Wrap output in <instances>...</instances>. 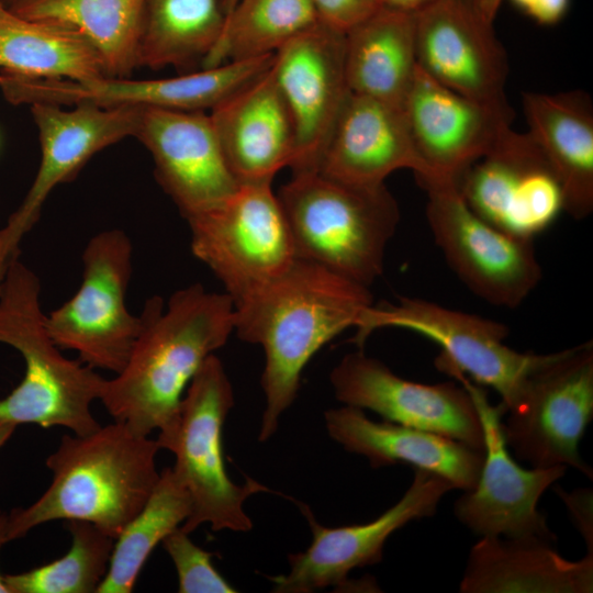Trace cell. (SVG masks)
Segmentation results:
<instances>
[{
    "label": "cell",
    "mask_w": 593,
    "mask_h": 593,
    "mask_svg": "<svg viewBox=\"0 0 593 593\" xmlns=\"http://www.w3.org/2000/svg\"><path fill=\"white\" fill-rule=\"evenodd\" d=\"M373 303L369 288L296 258L282 275L234 302V332L265 351L266 407L258 439L268 440L296 398L301 374L329 340L357 326Z\"/></svg>",
    "instance_id": "1"
},
{
    "label": "cell",
    "mask_w": 593,
    "mask_h": 593,
    "mask_svg": "<svg viewBox=\"0 0 593 593\" xmlns=\"http://www.w3.org/2000/svg\"><path fill=\"white\" fill-rule=\"evenodd\" d=\"M142 328L122 370L105 379L99 401L115 422L149 436L177 417L205 359L234 332V304L200 283L177 290L165 304L149 299Z\"/></svg>",
    "instance_id": "2"
},
{
    "label": "cell",
    "mask_w": 593,
    "mask_h": 593,
    "mask_svg": "<svg viewBox=\"0 0 593 593\" xmlns=\"http://www.w3.org/2000/svg\"><path fill=\"white\" fill-rule=\"evenodd\" d=\"M159 450L156 439L115 421L86 435H64L46 459L49 486L30 506L9 513L8 542L60 519L91 523L115 539L159 480Z\"/></svg>",
    "instance_id": "3"
},
{
    "label": "cell",
    "mask_w": 593,
    "mask_h": 593,
    "mask_svg": "<svg viewBox=\"0 0 593 593\" xmlns=\"http://www.w3.org/2000/svg\"><path fill=\"white\" fill-rule=\"evenodd\" d=\"M0 343L16 349L25 365L22 381L0 399V423L64 427L76 435L101 425L91 406L105 379L93 368L66 358L46 328L37 276L19 258L0 287Z\"/></svg>",
    "instance_id": "4"
},
{
    "label": "cell",
    "mask_w": 593,
    "mask_h": 593,
    "mask_svg": "<svg viewBox=\"0 0 593 593\" xmlns=\"http://www.w3.org/2000/svg\"><path fill=\"white\" fill-rule=\"evenodd\" d=\"M277 195L298 258L366 288L380 277L400 221L385 184H355L310 170L293 172Z\"/></svg>",
    "instance_id": "5"
},
{
    "label": "cell",
    "mask_w": 593,
    "mask_h": 593,
    "mask_svg": "<svg viewBox=\"0 0 593 593\" xmlns=\"http://www.w3.org/2000/svg\"><path fill=\"white\" fill-rule=\"evenodd\" d=\"M233 405L232 383L223 363L212 354L188 385L175 421L158 432L156 440L160 449L175 455L172 472L191 501L190 515L180 526L188 534L203 524L215 532L250 530L245 501L269 491L253 479L237 484L228 477L222 428Z\"/></svg>",
    "instance_id": "6"
},
{
    "label": "cell",
    "mask_w": 593,
    "mask_h": 593,
    "mask_svg": "<svg viewBox=\"0 0 593 593\" xmlns=\"http://www.w3.org/2000/svg\"><path fill=\"white\" fill-rule=\"evenodd\" d=\"M389 327L407 329L436 343L441 348L437 368L452 367L478 384L494 389L506 412L518 404L532 374L552 356L508 347L504 344L508 328L500 322L409 296L369 305L353 340L361 347L372 332Z\"/></svg>",
    "instance_id": "7"
},
{
    "label": "cell",
    "mask_w": 593,
    "mask_h": 593,
    "mask_svg": "<svg viewBox=\"0 0 593 593\" xmlns=\"http://www.w3.org/2000/svg\"><path fill=\"white\" fill-rule=\"evenodd\" d=\"M186 220L192 254L223 283L233 303L282 275L298 258L271 182L240 183Z\"/></svg>",
    "instance_id": "8"
},
{
    "label": "cell",
    "mask_w": 593,
    "mask_h": 593,
    "mask_svg": "<svg viewBox=\"0 0 593 593\" xmlns=\"http://www.w3.org/2000/svg\"><path fill=\"white\" fill-rule=\"evenodd\" d=\"M132 243L121 230L98 233L82 253L76 293L46 315L47 333L60 349L74 350L90 368L114 374L124 367L142 328L126 306Z\"/></svg>",
    "instance_id": "9"
},
{
    "label": "cell",
    "mask_w": 593,
    "mask_h": 593,
    "mask_svg": "<svg viewBox=\"0 0 593 593\" xmlns=\"http://www.w3.org/2000/svg\"><path fill=\"white\" fill-rule=\"evenodd\" d=\"M506 413L503 436L518 460L533 468L572 467L592 478L579 445L593 416V343L552 353Z\"/></svg>",
    "instance_id": "10"
},
{
    "label": "cell",
    "mask_w": 593,
    "mask_h": 593,
    "mask_svg": "<svg viewBox=\"0 0 593 593\" xmlns=\"http://www.w3.org/2000/svg\"><path fill=\"white\" fill-rule=\"evenodd\" d=\"M424 188L433 237L458 278L493 305L519 306L541 280L534 239L513 236L484 221L457 186Z\"/></svg>",
    "instance_id": "11"
},
{
    "label": "cell",
    "mask_w": 593,
    "mask_h": 593,
    "mask_svg": "<svg viewBox=\"0 0 593 593\" xmlns=\"http://www.w3.org/2000/svg\"><path fill=\"white\" fill-rule=\"evenodd\" d=\"M439 370L456 378L469 392L484 432V459L475 485L454 505L456 517L481 537H539L556 542L537 504L544 492L564 475L567 467H521L510 455L502 432L505 406L491 405L485 391L452 368Z\"/></svg>",
    "instance_id": "12"
},
{
    "label": "cell",
    "mask_w": 593,
    "mask_h": 593,
    "mask_svg": "<svg viewBox=\"0 0 593 593\" xmlns=\"http://www.w3.org/2000/svg\"><path fill=\"white\" fill-rule=\"evenodd\" d=\"M271 60L270 55H265L158 79L102 76L77 81L1 71L0 89L7 101L15 105L51 103L72 107L90 103L102 108L205 111L267 70Z\"/></svg>",
    "instance_id": "13"
},
{
    "label": "cell",
    "mask_w": 593,
    "mask_h": 593,
    "mask_svg": "<svg viewBox=\"0 0 593 593\" xmlns=\"http://www.w3.org/2000/svg\"><path fill=\"white\" fill-rule=\"evenodd\" d=\"M41 144L36 176L20 206L0 230V287L20 244L38 221L44 202L58 184L71 180L105 147L137 132L143 108H102L90 103L30 105Z\"/></svg>",
    "instance_id": "14"
},
{
    "label": "cell",
    "mask_w": 593,
    "mask_h": 593,
    "mask_svg": "<svg viewBox=\"0 0 593 593\" xmlns=\"http://www.w3.org/2000/svg\"><path fill=\"white\" fill-rule=\"evenodd\" d=\"M458 188L477 215L521 238L534 239L564 211L560 182L540 147L512 128L465 172Z\"/></svg>",
    "instance_id": "15"
},
{
    "label": "cell",
    "mask_w": 593,
    "mask_h": 593,
    "mask_svg": "<svg viewBox=\"0 0 593 593\" xmlns=\"http://www.w3.org/2000/svg\"><path fill=\"white\" fill-rule=\"evenodd\" d=\"M329 380L344 405L370 410L384 421L440 434L484 451L483 426L462 385L406 380L362 350L344 356Z\"/></svg>",
    "instance_id": "16"
},
{
    "label": "cell",
    "mask_w": 593,
    "mask_h": 593,
    "mask_svg": "<svg viewBox=\"0 0 593 593\" xmlns=\"http://www.w3.org/2000/svg\"><path fill=\"white\" fill-rule=\"evenodd\" d=\"M414 472L410 488L398 503L366 524L326 527L306 505H300L309 522L312 541L304 551L288 556L290 571L270 578L272 591L312 593L340 586L348 583L351 570L380 562L384 544L395 530L411 521L433 516L443 496L454 490L440 475L421 469Z\"/></svg>",
    "instance_id": "17"
},
{
    "label": "cell",
    "mask_w": 593,
    "mask_h": 593,
    "mask_svg": "<svg viewBox=\"0 0 593 593\" xmlns=\"http://www.w3.org/2000/svg\"><path fill=\"white\" fill-rule=\"evenodd\" d=\"M417 66L446 88L513 113L506 53L473 0H436L415 13Z\"/></svg>",
    "instance_id": "18"
},
{
    "label": "cell",
    "mask_w": 593,
    "mask_h": 593,
    "mask_svg": "<svg viewBox=\"0 0 593 593\" xmlns=\"http://www.w3.org/2000/svg\"><path fill=\"white\" fill-rule=\"evenodd\" d=\"M272 71L295 133L293 172L316 170L350 94L345 33L322 21L275 53Z\"/></svg>",
    "instance_id": "19"
},
{
    "label": "cell",
    "mask_w": 593,
    "mask_h": 593,
    "mask_svg": "<svg viewBox=\"0 0 593 593\" xmlns=\"http://www.w3.org/2000/svg\"><path fill=\"white\" fill-rule=\"evenodd\" d=\"M414 145L443 184L465 172L511 128L513 113L459 94L416 67L403 104Z\"/></svg>",
    "instance_id": "20"
},
{
    "label": "cell",
    "mask_w": 593,
    "mask_h": 593,
    "mask_svg": "<svg viewBox=\"0 0 593 593\" xmlns=\"http://www.w3.org/2000/svg\"><path fill=\"white\" fill-rule=\"evenodd\" d=\"M135 137L150 153L158 183L184 219L219 203L240 184L205 111L143 108Z\"/></svg>",
    "instance_id": "21"
},
{
    "label": "cell",
    "mask_w": 593,
    "mask_h": 593,
    "mask_svg": "<svg viewBox=\"0 0 593 593\" xmlns=\"http://www.w3.org/2000/svg\"><path fill=\"white\" fill-rule=\"evenodd\" d=\"M404 168L423 187L440 184L414 145L403 109L350 92L316 170L344 182L379 186Z\"/></svg>",
    "instance_id": "22"
},
{
    "label": "cell",
    "mask_w": 593,
    "mask_h": 593,
    "mask_svg": "<svg viewBox=\"0 0 593 593\" xmlns=\"http://www.w3.org/2000/svg\"><path fill=\"white\" fill-rule=\"evenodd\" d=\"M271 66L209 113L227 166L239 183L272 182L295 157L292 118Z\"/></svg>",
    "instance_id": "23"
},
{
    "label": "cell",
    "mask_w": 593,
    "mask_h": 593,
    "mask_svg": "<svg viewBox=\"0 0 593 593\" xmlns=\"http://www.w3.org/2000/svg\"><path fill=\"white\" fill-rule=\"evenodd\" d=\"M333 440L367 458L373 468L406 465L448 480L454 489L471 490L480 475L484 451L424 429L370 419L363 410L344 405L325 412Z\"/></svg>",
    "instance_id": "24"
},
{
    "label": "cell",
    "mask_w": 593,
    "mask_h": 593,
    "mask_svg": "<svg viewBox=\"0 0 593 593\" xmlns=\"http://www.w3.org/2000/svg\"><path fill=\"white\" fill-rule=\"evenodd\" d=\"M461 593H591L593 553L563 558L539 537H481L469 552Z\"/></svg>",
    "instance_id": "25"
},
{
    "label": "cell",
    "mask_w": 593,
    "mask_h": 593,
    "mask_svg": "<svg viewBox=\"0 0 593 593\" xmlns=\"http://www.w3.org/2000/svg\"><path fill=\"white\" fill-rule=\"evenodd\" d=\"M527 132L555 171L564 211L581 220L593 210V109L586 93L526 92Z\"/></svg>",
    "instance_id": "26"
},
{
    "label": "cell",
    "mask_w": 593,
    "mask_h": 593,
    "mask_svg": "<svg viewBox=\"0 0 593 593\" xmlns=\"http://www.w3.org/2000/svg\"><path fill=\"white\" fill-rule=\"evenodd\" d=\"M350 92L403 109L416 67L415 13L379 7L345 33Z\"/></svg>",
    "instance_id": "27"
},
{
    "label": "cell",
    "mask_w": 593,
    "mask_h": 593,
    "mask_svg": "<svg viewBox=\"0 0 593 593\" xmlns=\"http://www.w3.org/2000/svg\"><path fill=\"white\" fill-rule=\"evenodd\" d=\"M0 69L77 81L105 76L99 53L81 33L59 23L22 18L1 1Z\"/></svg>",
    "instance_id": "28"
},
{
    "label": "cell",
    "mask_w": 593,
    "mask_h": 593,
    "mask_svg": "<svg viewBox=\"0 0 593 593\" xmlns=\"http://www.w3.org/2000/svg\"><path fill=\"white\" fill-rule=\"evenodd\" d=\"M146 0H16L18 15L70 26L99 53L108 77H128L138 67Z\"/></svg>",
    "instance_id": "29"
},
{
    "label": "cell",
    "mask_w": 593,
    "mask_h": 593,
    "mask_svg": "<svg viewBox=\"0 0 593 593\" xmlns=\"http://www.w3.org/2000/svg\"><path fill=\"white\" fill-rule=\"evenodd\" d=\"M224 21L222 0H146L138 67H201Z\"/></svg>",
    "instance_id": "30"
},
{
    "label": "cell",
    "mask_w": 593,
    "mask_h": 593,
    "mask_svg": "<svg viewBox=\"0 0 593 593\" xmlns=\"http://www.w3.org/2000/svg\"><path fill=\"white\" fill-rule=\"evenodd\" d=\"M320 22L312 0H239L200 69L275 54Z\"/></svg>",
    "instance_id": "31"
},
{
    "label": "cell",
    "mask_w": 593,
    "mask_h": 593,
    "mask_svg": "<svg viewBox=\"0 0 593 593\" xmlns=\"http://www.w3.org/2000/svg\"><path fill=\"white\" fill-rule=\"evenodd\" d=\"M191 512L188 492L165 468L141 511L114 539L108 573L97 593H131L154 548L180 527Z\"/></svg>",
    "instance_id": "32"
},
{
    "label": "cell",
    "mask_w": 593,
    "mask_h": 593,
    "mask_svg": "<svg viewBox=\"0 0 593 593\" xmlns=\"http://www.w3.org/2000/svg\"><path fill=\"white\" fill-rule=\"evenodd\" d=\"M65 522L71 536L69 550L41 567L4 574L10 593H97L109 570L114 538L91 523Z\"/></svg>",
    "instance_id": "33"
},
{
    "label": "cell",
    "mask_w": 593,
    "mask_h": 593,
    "mask_svg": "<svg viewBox=\"0 0 593 593\" xmlns=\"http://www.w3.org/2000/svg\"><path fill=\"white\" fill-rule=\"evenodd\" d=\"M178 575L180 593H234L237 590L214 568L209 552L195 545L180 527L161 541Z\"/></svg>",
    "instance_id": "34"
},
{
    "label": "cell",
    "mask_w": 593,
    "mask_h": 593,
    "mask_svg": "<svg viewBox=\"0 0 593 593\" xmlns=\"http://www.w3.org/2000/svg\"><path fill=\"white\" fill-rule=\"evenodd\" d=\"M320 20L346 33L380 5L377 0H312Z\"/></svg>",
    "instance_id": "35"
},
{
    "label": "cell",
    "mask_w": 593,
    "mask_h": 593,
    "mask_svg": "<svg viewBox=\"0 0 593 593\" xmlns=\"http://www.w3.org/2000/svg\"><path fill=\"white\" fill-rule=\"evenodd\" d=\"M557 493L566 503L571 517L583 537L589 552L592 553L593 525H592V490L580 489L568 493L557 488Z\"/></svg>",
    "instance_id": "36"
},
{
    "label": "cell",
    "mask_w": 593,
    "mask_h": 593,
    "mask_svg": "<svg viewBox=\"0 0 593 593\" xmlns=\"http://www.w3.org/2000/svg\"><path fill=\"white\" fill-rule=\"evenodd\" d=\"M570 0H534L527 14L540 24H555L567 13Z\"/></svg>",
    "instance_id": "37"
},
{
    "label": "cell",
    "mask_w": 593,
    "mask_h": 593,
    "mask_svg": "<svg viewBox=\"0 0 593 593\" xmlns=\"http://www.w3.org/2000/svg\"><path fill=\"white\" fill-rule=\"evenodd\" d=\"M379 5L416 13L417 11L424 9L436 0H377Z\"/></svg>",
    "instance_id": "38"
},
{
    "label": "cell",
    "mask_w": 593,
    "mask_h": 593,
    "mask_svg": "<svg viewBox=\"0 0 593 593\" xmlns=\"http://www.w3.org/2000/svg\"><path fill=\"white\" fill-rule=\"evenodd\" d=\"M483 18L493 23L502 0H473Z\"/></svg>",
    "instance_id": "39"
},
{
    "label": "cell",
    "mask_w": 593,
    "mask_h": 593,
    "mask_svg": "<svg viewBox=\"0 0 593 593\" xmlns=\"http://www.w3.org/2000/svg\"><path fill=\"white\" fill-rule=\"evenodd\" d=\"M8 523H9V513L0 510V549L3 545L8 542ZM0 593H10L9 589L4 581V575L0 573Z\"/></svg>",
    "instance_id": "40"
},
{
    "label": "cell",
    "mask_w": 593,
    "mask_h": 593,
    "mask_svg": "<svg viewBox=\"0 0 593 593\" xmlns=\"http://www.w3.org/2000/svg\"><path fill=\"white\" fill-rule=\"evenodd\" d=\"M16 425L11 423H0V448L9 440L14 433Z\"/></svg>",
    "instance_id": "41"
},
{
    "label": "cell",
    "mask_w": 593,
    "mask_h": 593,
    "mask_svg": "<svg viewBox=\"0 0 593 593\" xmlns=\"http://www.w3.org/2000/svg\"><path fill=\"white\" fill-rule=\"evenodd\" d=\"M512 2L516 4L521 10H523L525 13H527L534 0H512Z\"/></svg>",
    "instance_id": "42"
},
{
    "label": "cell",
    "mask_w": 593,
    "mask_h": 593,
    "mask_svg": "<svg viewBox=\"0 0 593 593\" xmlns=\"http://www.w3.org/2000/svg\"><path fill=\"white\" fill-rule=\"evenodd\" d=\"M239 0H222L225 15L238 3Z\"/></svg>",
    "instance_id": "43"
},
{
    "label": "cell",
    "mask_w": 593,
    "mask_h": 593,
    "mask_svg": "<svg viewBox=\"0 0 593 593\" xmlns=\"http://www.w3.org/2000/svg\"><path fill=\"white\" fill-rule=\"evenodd\" d=\"M4 5H10L12 4L13 2H15L16 0H0Z\"/></svg>",
    "instance_id": "44"
}]
</instances>
